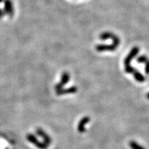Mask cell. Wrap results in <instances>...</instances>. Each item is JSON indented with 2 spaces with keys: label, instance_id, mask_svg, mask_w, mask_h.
Wrapping results in <instances>:
<instances>
[{
  "label": "cell",
  "instance_id": "277c9868",
  "mask_svg": "<svg viewBox=\"0 0 149 149\" xmlns=\"http://www.w3.org/2000/svg\"><path fill=\"white\" fill-rule=\"evenodd\" d=\"M37 135L39 136H40L41 137H42V139H44V143L48 145V146H49L50 144H51V137H50L49 135H48L47 133H46V132H44V130L42 129H41V128H37V130H36Z\"/></svg>",
  "mask_w": 149,
  "mask_h": 149
},
{
  "label": "cell",
  "instance_id": "52a82bcc",
  "mask_svg": "<svg viewBox=\"0 0 149 149\" xmlns=\"http://www.w3.org/2000/svg\"><path fill=\"white\" fill-rule=\"evenodd\" d=\"M129 146L131 149H146L144 147L141 146L140 144H139L138 143L136 142L135 141H130Z\"/></svg>",
  "mask_w": 149,
  "mask_h": 149
},
{
  "label": "cell",
  "instance_id": "8fae6325",
  "mask_svg": "<svg viewBox=\"0 0 149 149\" xmlns=\"http://www.w3.org/2000/svg\"><path fill=\"white\" fill-rule=\"evenodd\" d=\"M147 99L149 100V93H148V94H147Z\"/></svg>",
  "mask_w": 149,
  "mask_h": 149
},
{
  "label": "cell",
  "instance_id": "30bf717a",
  "mask_svg": "<svg viewBox=\"0 0 149 149\" xmlns=\"http://www.w3.org/2000/svg\"><path fill=\"white\" fill-rule=\"evenodd\" d=\"M145 64H146V68H145L146 73L147 74H149V61H146Z\"/></svg>",
  "mask_w": 149,
  "mask_h": 149
},
{
  "label": "cell",
  "instance_id": "6da1fadb",
  "mask_svg": "<svg viewBox=\"0 0 149 149\" xmlns=\"http://www.w3.org/2000/svg\"><path fill=\"white\" fill-rule=\"evenodd\" d=\"M102 40H105L108 39H111L113 40V43L111 45H98L96 46V49L97 51H113L118 47L120 43V40L119 37L112 33H102L100 36Z\"/></svg>",
  "mask_w": 149,
  "mask_h": 149
},
{
  "label": "cell",
  "instance_id": "8992f818",
  "mask_svg": "<svg viewBox=\"0 0 149 149\" xmlns=\"http://www.w3.org/2000/svg\"><path fill=\"white\" fill-rule=\"evenodd\" d=\"M77 88L75 86L70 87V88L67 89H63L61 88V90L57 91V94L59 95H65V94H70V93H74L77 92Z\"/></svg>",
  "mask_w": 149,
  "mask_h": 149
},
{
  "label": "cell",
  "instance_id": "9c48e42d",
  "mask_svg": "<svg viewBox=\"0 0 149 149\" xmlns=\"http://www.w3.org/2000/svg\"><path fill=\"white\" fill-rule=\"evenodd\" d=\"M146 61H148V59H147L146 57H145V56H141L137 59V62L139 63H146Z\"/></svg>",
  "mask_w": 149,
  "mask_h": 149
},
{
  "label": "cell",
  "instance_id": "7a4b0ae2",
  "mask_svg": "<svg viewBox=\"0 0 149 149\" xmlns=\"http://www.w3.org/2000/svg\"><path fill=\"white\" fill-rule=\"evenodd\" d=\"M26 138L28 140H29L30 142L32 143L33 144H34L35 146L39 148L40 149H47L48 145L45 144V143H42L40 141L36 138V137L34 136L32 134H29V135H26Z\"/></svg>",
  "mask_w": 149,
  "mask_h": 149
},
{
  "label": "cell",
  "instance_id": "3957f363",
  "mask_svg": "<svg viewBox=\"0 0 149 149\" xmlns=\"http://www.w3.org/2000/svg\"><path fill=\"white\" fill-rule=\"evenodd\" d=\"M91 119L89 117H84L83 118H81V120H80L79 124H78V126H77V130L79 132V133H84L86 131V124H87L88 123L90 122Z\"/></svg>",
  "mask_w": 149,
  "mask_h": 149
},
{
  "label": "cell",
  "instance_id": "ba28073f",
  "mask_svg": "<svg viewBox=\"0 0 149 149\" xmlns=\"http://www.w3.org/2000/svg\"><path fill=\"white\" fill-rule=\"evenodd\" d=\"M134 77L139 82H143L145 81V77L139 71H137L135 74H133Z\"/></svg>",
  "mask_w": 149,
  "mask_h": 149
},
{
  "label": "cell",
  "instance_id": "5b68a950",
  "mask_svg": "<svg viewBox=\"0 0 149 149\" xmlns=\"http://www.w3.org/2000/svg\"><path fill=\"white\" fill-rule=\"evenodd\" d=\"M70 79V76L69 74L68 73H64L62 75V77H61V82L59 84H57L55 88H56V91H58L59 90H61V88H62L63 86L66 84L68 82V81H69Z\"/></svg>",
  "mask_w": 149,
  "mask_h": 149
}]
</instances>
